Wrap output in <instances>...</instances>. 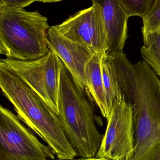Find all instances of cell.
Masks as SVG:
<instances>
[{
	"label": "cell",
	"mask_w": 160,
	"mask_h": 160,
	"mask_svg": "<svg viewBox=\"0 0 160 160\" xmlns=\"http://www.w3.org/2000/svg\"><path fill=\"white\" fill-rule=\"evenodd\" d=\"M0 87L19 118L47 143L58 159L78 157L57 114L18 77L1 64Z\"/></svg>",
	"instance_id": "obj_1"
},
{
	"label": "cell",
	"mask_w": 160,
	"mask_h": 160,
	"mask_svg": "<svg viewBox=\"0 0 160 160\" xmlns=\"http://www.w3.org/2000/svg\"><path fill=\"white\" fill-rule=\"evenodd\" d=\"M58 117L68 139L81 158H94L104 135L98 129V122L83 90L63 64L59 96Z\"/></svg>",
	"instance_id": "obj_2"
},
{
	"label": "cell",
	"mask_w": 160,
	"mask_h": 160,
	"mask_svg": "<svg viewBox=\"0 0 160 160\" xmlns=\"http://www.w3.org/2000/svg\"><path fill=\"white\" fill-rule=\"evenodd\" d=\"M48 19L23 8L0 10V53L8 59L31 61L50 51Z\"/></svg>",
	"instance_id": "obj_3"
},
{
	"label": "cell",
	"mask_w": 160,
	"mask_h": 160,
	"mask_svg": "<svg viewBox=\"0 0 160 160\" xmlns=\"http://www.w3.org/2000/svg\"><path fill=\"white\" fill-rule=\"evenodd\" d=\"M0 64L18 77L58 115L64 63L54 51L31 61L2 59Z\"/></svg>",
	"instance_id": "obj_4"
},
{
	"label": "cell",
	"mask_w": 160,
	"mask_h": 160,
	"mask_svg": "<svg viewBox=\"0 0 160 160\" xmlns=\"http://www.w3.org/2000/svg\"><path fill=\"white\" fill-rule=\"evenodd\" d=\"M55 156L18 116L1 105L0 160H55Z\"/></svg>",
	"instance_id": "obj_5"
},
{
	"label": "cell",
	"mask_w": 160,
	"mask_h": 160,
	"mask_svg": "<svg viewBox=\"0 0 160 160\" xmlns=\"http://www.w3.org/2000/svg\"><path fill=\"white\" fill-rule=\"evenodd\" d=\"M107 128L96 158L127 160L133 152L134 121L131 104L122 95L113 104Z\"/></svg>",
	"instance_id": "obj_6"
},
{
	"label": "cell",
	"mask_w": 160,
	"mask_h": 160,
	"mask_svg": "<svg viewBox=\"0 0 160 160\" xmlns=\"http://www.w3.org/2000/svg\"><path fill=\"white\" fill-rule=\"evenodd\" d=\"M55 26L65 37L86 45L96 53L104 56L108 52L107 30L96 5L78 11Z\"/></svg>",
	"instance_id": "obj_7"
},
{
	"label": "cell",
	"mask_w": 160,
	"mask_h": 160,
	"mask_svg": "<svg viewBox=\"0 0 160 160\" xmlns=\"http://www.w3.org/2000/svg\"><path fill=\"white\" fill-rule=\"evenodd\" d=\"M48 40L50 48L59 56L81 89L86 92L85 67L95 52L86 45L74 42L65 37L57 30L55 25L49 29Z\"/></svg>",
	"instance_id": "obj_8"
},
{
	"label": "cell",
	"mask_w": 160,
	"mask_h": 160,
	"mask_svg": "<svg viewBox=\"0 0 160 160\" xmlns=\"http://www.w3.org/2000/svg\"><path fill=\"white\" fill-rule=\"evenodd\" d=\"M100 9L107 32L108 52L122 51L129 16L119 0H91Z\"/></svg>",
	"instance_id": "obj_9"
},
{
	"label": "cell",
	"mask_w": 160,
	"mask_h": 160,
	"mask_svg": "<svg viewBox=\"0 0 160 160\" xmlns=\"http://www.w3.org/2000/svg\"><path fill=\"white\" fill-rule=\"evenodd\" d=\"M103 56L95 53L89 60L85 67L87 81L86 93L99 108L103 117L108 120L111 112L109 110L101 73V60Z\"/></svg>",
	"instance_id": "obj_10"
},
{
	"label": "cell",
	"mask_w": 160,
	"mask_h": 160,
	"mask_svg": "<svg viewBox=\"0 0 160 160\" xmlns=\"http://www.w3.org/2000/svg\"><path fill=\"white\" fill-rule=\"evenodd\" d=\"M141 55L160 78V30L143 37Z\"/></svg>",
	"instance_id": "obj_11"
},
{
	"label": "cell",
	"mask_w": 160,
	"mask_h": 160,
	"mask_svg": "<svg viewBox=\"0 0 160 160\" xmlns=\"http://www.w3.org/2000/svg\"><path fill=\"white\" fill-rule=\"evenodd\" d=\"M101 69L108 107L111 112L114 102L116 98L122 96V94L110 64L106 58V54L102 57L101 60Z\"/></svg>",
	"instance_id": "obj_12"
},
{
	"label": "cell",
	"mask_w": 160,
	"mask_h": 160,
	"mask_svg": "<svg viewBox=\"0 0 160 160\" xmlns=\"http://www.w3.org/2000/svg\"><path fill=\"white\" fill-rule=\"evenodd\" d=\"M155 0H119L130 18L138 16L144 19L148 15Z\"/></svg>",
	"instance_id": "obj_13"
},
{
	"label": "cell",
	"mask_w": 160,
	"mask_h": 160,
	"mask_svg": "<svg viewBox=\"0 0 160 160\" xmlns=\"http://www.w3.org/2000/svg\"><path fill=\"white\" fill-rule=\"evenodd\" d=\"M143 37L160 30V0H155L148 15L143 19Z\"/></svg>",
	"instance_id": "obj_14"
},
{
	"label": "cell",
	"mask_w": 160,
	"mask_h": 160,
	"mask_svg": "<svg viewBox=\"0 0 160 160\" xmlns=\"http://www.w3.org/2000/svg\"><path fill=\"white\" fill-rule=\"evenodd\" d=\"M37 0H0V10L21 9Z\"/></svg>",
	"instance_id": "obj_15"
},
{
	"label": "cell",
	"mask_w": 160,
	"mask_h": 160,
	"mask_svg": "<svg viewBox=\"0 0 160 160\" xmlns=\"http://www.w3.org/2000/svg\"><path fill=\"white\" fill-rule=\"evenodd\" d=\"M56 160H60L57 159ZM111 160L108 159L104 158H97L96 157H94V158H80L79 159H73L71 160Z\"/></svg>",
	"instance_id": "obj_16"
},
{
	"label": "cell",
	"mask_w": 160,
	"mask_h": 160,
	"mask_svg": "<svg viewBox=\"0 0 160 160\" xmlns=\"http://www.w3.org/2000/svg\"><path fill=\"white\" fill-rule=\"evenodd\" d=\"M61 1L63 0H37V2H42L43 3H53Z\"/></svg>",
	"instance_id": "obj_17"
}]
</instances>
